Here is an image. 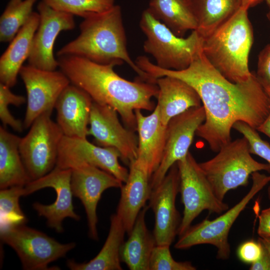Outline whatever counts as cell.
Wrapping results in <instances>:
<instances>
[{"label": "cell", "instance_id": "obj_32", "mask_svg": "<svg viewBox=\"0 0 270 270\" xmlns=\"http://www.w3.org/2000/svg\"><path fill=\"white\" fill-rule=\"evenodd\" d=\"M10 88L0 82V118L4 126H9L14 130L20 132L24 128V122L12 114L8 106L10 104L19 106L24 104L26 100L22 96L12 93Z\"/></svg>", "mask_w": 270, "mask_h": 270}, {"label": "cell", "instance_id": "obj_37", "mask_svg": "<svg viewBox=\"0 0 270 270\" xmlns=\"http://www.w3.org/2000/svg\"><path fill=\"white\" fill-rule=\"evenodd\" d=\"M258 234L262 238H270V208L263 210L258 216Z\"/></svg>", "mask_w": 270, "mask_h": 270}, {"label": "cell", "instance_id": "obj_23", "mask_svg": "<svg viewBox=\"0 0 270 270\" xmlns=\"http://www.w3.org/2000/svg\"><path fill=\"white\" fill-rule=\"evenodd\" d=\"M39 21V14L34 12L0 58V81L10 88L16 84L23 64L28 58Z\"/></svg>", "mask_w": 270, "mask_h": 270}, {"label": "cell", "instance_id": "obj_17", "mask_svg": "<svg viewBox=\"0 0 270 270\" xmlns=\"http://www.w3.org/2000/svg\"><path fill=\"white\" fill-rule=\"evenodd\" d=\"M179 188V172L176 163L161 182L152 190L148 200V206L154 214L152 234L156 245L170 246L178 234L182 218L176 200Z\"/></svg>", "mask_w": 270, "mask_h": 270}, {"label": "cell", "instance_id": "obj_14", "mask_svg": "<svg viewBox=\"0 0 270 270\" xmlns=\"http://www.w3.org/2000/svg\"><path fill=\"white\" fill-rule=\"evenodd\" d=\"M71 176V169L55 166L45 176L30 181L24 187V196L46 188L55 190L56 196L54 203L48 205L36 202L32 206L39 216L46 219L48 226L59 233L64 232L62 222L65 218L80 220V216L74 210L72 204Z\"/></svg>", "mask_w": 270, "mask_h": 270}, {"label": "cell", "instance_id": "obj_20", "mask_svg": "<svg viewBox=\"0 0 270 270\" xmlns=\"http://www.w3.org/2000/svg\"><path fill=\"white\" fill-rule=\"evenodd\" d=\"M138 133L136 160L148 172L150 178L162 160L166 140V126L162 122L156 106L152 112L144 116L135 111Z\"/></svg>", "mask_w": 270, "mask_h": 270}, {"label": "cell", "instance_id": "obj_25", "mask_svg": "<svg viewBox=\"0 0 270 270\" xmlns=\"http://www.w3.org/2000/svg\"><path fill=\"white\" fill-rule=\"evenodd\" d=\"M20 138L0 127V188L24 187L31 181L22 160Z\"/></svg>", "mask_w": 270, "mask_h": 270}, {"label": "cell", "instance_id": "obj_26", "mask_svg": "<svg viewBox=\"0 0 270 270\" xmlns=\"http://www.w3.org/2000/svg\"><path fill=\"white\" fill-rule=\"evenodd\" d=\"M126 232L116 214L110 218V228L106 240L98 254L86 262L79 263L69 260L66 266L72 270H122L120 250Z\"/></svg>", "mask_w": 270, "mask_h": 270}, {"label": "cell", "instance_id": "obj_31", "mask_svg": "<svg viewBox=\"0 0 270 270\" xmlns=\"http://www.w3.org/2000/svg\"><path fill=\"white\" fill-rule=\"evenodd\" d=\"M58 11L86 18L104 12L114 4V0H42Z\"/></svg>", "mask_w": 270, "mask_h": 270}, {"label": "cell", "instance_id": "obj_43", "mask_svg": "<svg viewBox=\"0 0 270 270\" xmlns=\"http://www.w3.org/2000/svg\"><path fill=\"white\" fill-rule=\"evenodd\" d=\"M268 7L270 8V0H264Z\"/></svg>", "mask_w": 270, "mask_h": 270}, {"label": "cell", "instance_id": "obj_35", "mask_svg": "<svg viewBox=\"0 0 270 270\" xmlns=\"http://www.w3.org/2000/svg\"><path fill=\"white\" fill-rule=\"evenodd\" d=\"M256 76L266 90H270V44L260 52L258 61Z\"/></svg>", "mask_w": 270, "mask_h": 270}, {"label": "cell", "instance_id": "obj_29", "mask_svg": "<svg viewBox=\"0 0 270 270\" xmlns=\"http://www.w3.org/2000/svg\"><path fill=\"white\" fill-rule=\"evenodd\" d=\"M37 0H10L0 17V42H10L29 19Z\"/></svg>", "mask_w": 270, "mask_h": 270}, {"label": "cell", "instance_id": "obj_13", "mask_svg": "<svg viewBox=\"0 0 270 270\" xmlns=\"http://www.w3.org/2000/svg\"><path fill=\"white\" fill-rule=\"evenodd\" d=\"M119 158L120 154L115 148L94 144L86 138L64 136L59 145L56 166L72 169L86 164L110 173L124 183L129 170L120 164Z\"/></svg>", "mask_w": 270, "mask_h": 270}, {"label": "cell", "instance_id": "obj_11", "mask_svg": "<svg viewBox=\"0 0 270 270\" xmlns=\"http://www.w3.org/2000/svg\"><path fill=\"white\" fill-rule=\"evenodd\" d=\"M19 74L27 94L24 125L28 128L42 114L52 112L58 96L70 82L61 70H45L29 64L23 66Z\"/></svg>", "mask_w": 270, "mask_h": 270}, {"label": "cell", "instance_id": "obj_34", "mask_svg": "<svg viewBox=\"0 0 270 270\" xmlns=\"http://www.w3.org/2000/svg\"><path fill=\"white\" fill-rule=\"evenodd\" d=\"M232 128L247 140L251 154L261 157L270 165V144L261 138L256 130L243 122H236Z\"/></svg>", "mask_w": 270, "mask_h": 270}, {"label": "cell", "instance_id": "obj_15", "mask_svg": "<svg viewBox=\"0 0 270 270\" xmlns=\"http://www.w3.org/2000/svg\"><path fill=\"white\" fill-rule=\"evenodd\" d=\"M118 114L113 108L93 102L88 133L96 144L116 149L122 160L130 165L137 158L138 140L134 130L122 125Z\"/></svg>", "mask_w": 270, "mask_h": 270}, {"label": "cell", "instance_id": "obj_19", "mask_svg": "<svg viewBox=\"0 0 270 270\" xmlns=\"http://www.w3.org/2000/svg\"><path fill=\"white\" fill-rule=\"evenodd\" d=\"M92 102L86 92L75 85L70 84L63 90L54 108L57 124L64 136L86 138Z\"/></svg>", "mask_w": 270, "mask_h": 270}, {"label": "cell", "instance_id": "obj_7", "mask_svg": "<svg viewBox=\"0 0 270 270\" xmlns=\"http://www.w3.org/2000/svg\"><path fill=\"white\" fill-rule=\"evenodd\" d=\"M252 186L243 198L216 218L206 219L191 226L179 236L174 245L176 249H186L194 246L210 244L217 248V258L228 260L230 256L228 233L232 226L252 199L270 182V176L256 172L252 174Z\"/></svg>", "mask_w": 270, "mask_h": 270}, {"label": "cell", "instance_id": "obj_24", "mask_svg": "<svg viewBox=\"0 0 270 270\" xmlns=\"http://www.w3.org/2000/svg\"><path fill=\"white\" fill-rule=\"evenodd\" d=\"M148 206L140 212L134 225L124 242L120 250L122 262L130 270H150L152 251L156 245L154 236L150 232L145 222Z\"/></svg>", "mask_w": 270, "mask_h": 270}, {"label": "cell", "instance_id": "obj_12", "mask_svg": "<svg viewBox=\"0 0 270 270\" xmlns=\"http://www.w3.org/2000/svg\"><path fill=\"white\" fill-rule=\"evenodd\" d=\"M205 118L204 109L201 106L192 108L169 121L162 158L150 179L152 190L161 182L174 164L186 156L196 132Z\"/></svg>", "mask_w": 270, "mask_h": 270}, {"label": "cell", "instance_id": "obj_41", "mask_svg": "<svg viewBox=\"0 0 270 270\" xmlns=\"http://www.w3.org/2000/svg\"><path fill=\"white\" fill-rule=\"evenodd\" d=\"M258 240L266 248L270 255V238H262L260 237Z\"/></svg>", "mask_w": 270, "mask_h": 270}, {"label": "cell", "instance_id": "obj_5", "mask_svg": "<svg viewBox=\"0 0 270 270\" xmlns=\"http://www.w3.org/2000/svg\"><path fill=\"white\" fill-rule=\"evenodd\" d=\"M140 26L146 36L144 50L160 68L184 70L203 52L204 38L196 30L186 38L177 36L148 8L142 14Z\"/></svg>", "mask_w": 270, "mask_h": 270}, {"label": "cell", "instance_id": "obj_28", "mask_svg": "<svg viewBox=\"0 0 270 270\" xmlns=\"http://www.w3.org/2000/svg\"><path fill=\"white\" fill-rule=\"evenodd\" d=\"M197 22L196 30L204 38L231 17L242 6V0H190Z\"/></svg>", "mask_w": 270, "mask_h": 270}, {"label": "cell", "instance_id": "obj_42", "mask_svg": "<svg viewBox=\"0 0 270 270\" xmlns=\"http://www.w3.org/2000/svg\"><path fill=\"white\" fill-rule=\"evenodd\" d=\"M268 195L269 199L270 200V184L268 186Z\"/></svg>", "mask_w": 270, "mask_h": 270}, {"label": "cell", "instance_id": "obj_8", "mask_svg": "<svg viewBox=\"0 0 270 270\" xmlns=\"http://www.w3.org/2000/svg\"><path fill=\"white\" fill-rule=\"evenodd\" d=\"M176 164L180 176L179 192L184 206L178 232L180 236L203 210L220 214L226 211L229 206L216 196L199 163L190 152Z\"/></svg>", "mask_w": 270, "mask_h": 270}, {"label": "cell", "instance_id": "obj_3", "mask_svg": "<svg viewBox=\"0 0 270 270\" xmlns=\"http://www.w3.org/2000/svg\"><path fill=\"white\" fill-rule=\"evenodd\" d=\"M79 27L80 34L57 52L58 57L75 56L102 64L119 66L124 62L142 80L155 83L129 55L120 6L84 18Z\"/></svg>", "mask_w": 270, "mask_h": 270}, {"label": "cell", "instance_id": "obj_16", "mask_svg": "<svg viewBox=\"0 0 270 270\" xmlns=\"http://www.w3.org/2000/svg\"><path fill=\"white\" fill-rule=\"evenodd\" d=\"M40 21L34 34L28 64L45 70H55L58 67L54 54L56 40L59 34L73 30L76 26L74 16L56 10L43 1L37 6Z\"/></svg>", "mask_w": 270, "mask_h": 270}, {"label": "cell", "instance_id": "obj_45", "mask_svg": "<svg viewBox=\"0 0 270 270\" xmlns=\"http://www.w3.org/2000/svg\"><path fill=\"white\" fill-rule=\"evenodd\" d=\"M186 0L188 2H190V0Z\"/></svg>", "mask_w": 270, "mask_h": 270}, {"label": "cell", "instance_id": "obj_40", "mask_svg": "<svg viewBox=\"0 0 270 270\" xmlns=\"http://www.w3.org/2000/svg\"><path fill=\"white\" fill-rule=\"evenodd\" d=\"M264 0H242V6L248 10L249 8L254 6Z\"/></svg>", "mask_w": 270, "mask_h": 270}, {"label": "cell", "instance_id": "obj_2", "mask_svg": "<svg viewBox=\"0 0 270 270\" xmlns=\"http://www.w3.org/2000/svg\"><path fill=\"white\" fill-rule=\"evenodd\" d=\"M58 67L70 83L86 92L96 103L114 108L127 128L136 129L135 111H152L156 83L128 80L116 74L115 64H102L75 56L58 57Z\"/></svg>", "mask_w": 270, "mask_h": 270}, {"label": "cell", "instance_id": "obj_30", "mask_svg": "<svg viewBox=\"0 0 270 270\" xmlns=\"http://www.w3.org/2000/svg\"><path fill=\"white\" fill-rule=\"evenodd\" d=\"M24 196V187L0 189V230L25 224L28 218L20 208V198Z\"/></svg>", "mask_w": 270, "mask_h": 270}, {"label": "cell", "instance_id": "obj_44", "mask_svg": "<svg viewBox=\"0 0 270 270\" xmlns=\"http://www.w3.org/2000/svg\"><path fill=\"white\" fill-rule=\"evenodd\" d=\"M266 16L270 22V11L267 14Z\"/></svg>", "mask_w": 270, "mask_h": 270}, {"label": "cell", "instance_id": "obj_18", "mask_svg": "<svg viewBox=\"0 0 270 270\" xmlns=\"http://www.w3.org/2000/svg\"><path fill=\"white\" fill-rule=\"evenodd\" d=\"M71 170L73 196L78 198L84 206L90 237L98 240L96 208L102 194L108 188H120L123 182L110 173L88 164H82Z\"/></svg>", "mask_w": 270, "mask_h": 270}, {"label": "cell", "instance_id": "obj_36", "mask_svg": "<svg viewBox=\"0 0 270 270\" xmlns=\"http://www.w3.org/2000/svg\"><path fill=\"white\" fill-rule=\"evenodd\" d=\"M262 246L258 240H249L242 244L238 248L237 254L240 260L246 264H252L261 256Z\"/></svg>", "mask_w": 270, "mask_h": 270}, {"label": "cell", "instance_id": "obj_10", "mask_svg": "<svg viewBox=\"0 0 270 270\" xmlns=\"http://www.w3.org/2000/svg\"><path fill=\"white\" fill-rule=\"evenodd\" d=\"M2 242L16 253L26 270H51L48 264L64 257L76 244H62L46 234L26 224L0 230Z\"/></svg>", "mask_w": 270, "mask_h": 270}, {"label": "cell", "instance_id": "obj_46", "mask_svg": "<svg viewBox=\"0 0 270 270\" xmlns=\"http://www.w3.org/2000/svg\"><path fill=\"white\" fill-rule=\"evenodd\" d=\"M268 90L270 91V90Z\"/></svg>", "mask_w": 270, "mask_h": 270}, {"label": "cell", "instance_id": "obj_6", "mask_svg": "<svg viewBox=\"0 0 270 270\" xmlns=\"http://www.w3.org/2000/svg\"><path fill=\"white\" fill-rule=\"evenodd\" d=\"M212 158L199 164L216 196L224 201L230 190L248 184V178L256 172L270 173V165L256 160L251 156L247 140L242 138L222 146Z\"/></svg>", "mask_w": 270, "mask_h": 270}, {"label": "cell", "instance_id": "obj_38", "mask_svg": "<svg viewBox=\"0 0 270 270\" xmlns=\"http://www.w3.org/2000/svg\"><path fill=\"white\" fill-rule=\"evenodd\" d=\"M260 244L262 246L261 256L256 261L251 264L250 268V270H270V255L266 248L261 242Z\"/></svg>", "mask_w": 270, "mask_h": 270}, {"label": "cell", "instance_id": "obj_1", "mask_svg": "<svg viewBox=\"0 0 270 270\" xmlns=\"http://www.w3.org/2000/svg\"><path fill=\"white\" fill-rule=\"evenodd\" d=\"M136 62L153 79L176 78L196 90L206 118L196 135L204 140L213 152H218L231 141V130L236 122H244L257 130L270 112L269 95L256 74L246 82H232L211 64L203 52L182 70L162 69L145 56L138 57Z\"/></svg>", "mask_w": 270, "mask_h": 270}, {"label": "cell", "instance_id": "obj_4", "mask_svg": "<svg viewBox=\"0 0 270 270\" xmlns=\"http://www.w3.org/2000/svg\"><path fill=\"white\" fill-rule=\"evenodd\" d=\"M248 10L240 6L212 33L204 38L202 51L211 64L230 81L238 83L253 74L248 56L254 40Z\"/></svg>", "mask_w": 270, "mask_h": 270}, {"label": "cell", "instance_id": "obj_27", "mask_svg": "<svg viewBox=\"0 0 270 270\" xmlns=\"http://www.w3.org/2000/svg\"><path fill=\"white\" fill-rule=\"evenodd\" d=\"M147 8L177 36L183 37L188 31L196 30L190 2L186 0H150Z\"/></svg>", "mask_w": 270, "mask_h": 270}, {"label": "cell", "instance_id": "obj_33", "mask_svg": "<svg viewBox=\"0 0 270 270\" xmlns=\"http://www.w3.org/2000/svg\"><path fill=\"white\" fill-rule=\"evenodd\" d=\"M170 246L156 245L154 248L150 260V270H195L190 262H177L171 254Z\"/></svg>", "mask_w": 270, "mask_h": 270}, {"label": "cell", "instance_id": "obj_22", "mask_svg": "<svg viewBox=\"0 0 270 270\" xmlns=\"http://www.w3.org/2000/svg\"><path fill=\"white\" fill-rule=\"evenodd\" d=\"M156 83L158 88L156 106L164 125L188 110L202 106L196 90L180 79L164 76L156 78Z\"/></svg>", "mask_w": 270, "mask_h": 270}, {"label": "cell", "instance_id": "obj_21", "mask_svg": "<svg viewBox=\"0 0 270 270\" xmlns=\"http://www.w3.org/2000/svg\"><path fill=\"white\" fill-rule=\"evenodd\" d=\"M129 166L127 180L120 188V198L116 213L128 234L131 231L140 212L146 206L152 192L150 176L147 170L136 160Z\"/></svg>", "mask_w": 270, "mask_h": 270}, {"label": "cell", "instance_id": "obj_39", "mask_svg": "<svg viewBox=\"0 0 270 270\" xmlns=\"http://www.w3.org/2000/svg\"><path fill=\"white\" fill-rule=\"evenodd\" d=\"M266 90L268 93L270 99V91ZM257 130L266 134L270 138V110L268 117L262 122V124L258 128Z\"/></svg>", "mask_w": 270, "mask_h": 270}, {"label": "cell", "instance_id": "obj_9", "mask_svg": "<svg viewBox=\"0 0 270 270\" xmlns=\"http://www.w3.org/2000/svg\"><path fill=\"white\" fill-rule=\"evenodd\" d=\"M46 112L32 122L28 134L20 138L19 150L32 180L52 171L56 166L58 147L64 136L57 122Z\"/></svg>", "mask_w": 270, "mask_h": 270}]
</instances>
